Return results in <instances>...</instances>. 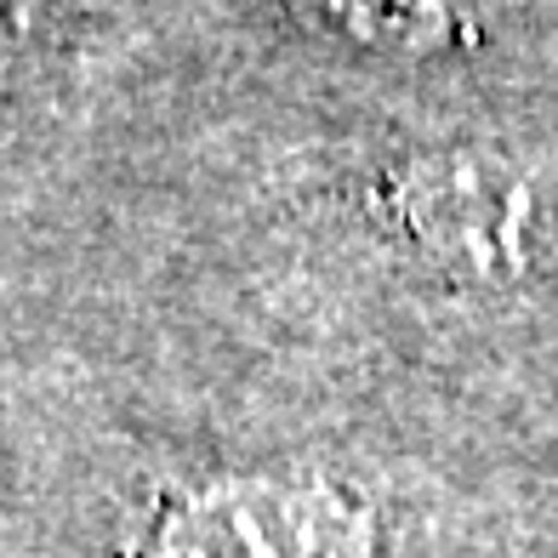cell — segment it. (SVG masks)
<instances>
[{
  "instance_id": "4",
  "label": "cell",
  "mask_w": 558,
  "mask_h": 558,
  "mask_svg": "<svg viewBox=\"0 0 558 558\" xmlns=\"http://www.w3.org/2000/svg\"><path fill=\"white\" fill-rule=\"evenodd\" d=\"M35 17H40V0H0V81H7L17 69V58L29 52Z\"/></svg>"
},
{
  "instance_id": "3",
  "label": "cell",
  "mask_w": 558,
  "mask_h": 558,
  "mask_svg": "<svg viewBox=\"0 0 558 558\" xmlns=\"http://www.w3.org/2000/svg\"><path fill=\"white\" fill-rule=\"evenodd\" d=\"M279 7L296 12L308 29L388 63H427L468 40L456 0H279Z\"/></svg>"
},
{
  "instance_id": "1",
  "label": "cell",
  "mask_w": 558,
  "mask_h": 558,
  "mask_svg": "<svg viewBox=\"0 0 558 558\" xmlns=\"http://www.w3.org/2000/svg\"><path fill=\"white\" fill-rule=\"evenodd\" d=\"M376 217L462 286L558 279V155L501 143L411 148L371 183Z\"/></svg>"
},
{
  "instance_id": "2",
  "label": "cell",
  "mask_w": 558,
  "mask_h": 558,
  "mask_svg": "<svg viewBox=\"0 0 558 558\" xmlns=\"http://www.w3.org/2000/svg\"><path fill=\"white\" fill-rule=\"evenodd\" d=\"M137 558H388V524L337 473L234 468L166 485Z\"/></svg>"
}]
</instances>
